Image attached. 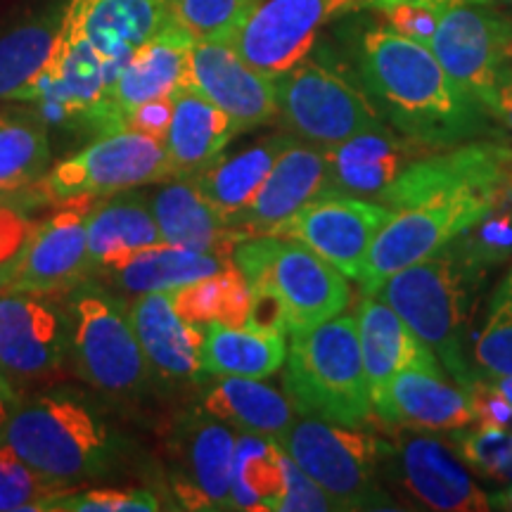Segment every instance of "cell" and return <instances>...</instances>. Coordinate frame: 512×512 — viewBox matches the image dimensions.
Listing matches in <instances>:
<instances>
[{
    "label": "cell",
    "mask_w": 512,
    "mask_h": 512,
    "mask_svg": "<svg viewBox=\"0 0 512 512\" xmlns=\"http://www.w3.org/2000/svg\"><path fill=\"white\" fill-rule=\"evenodd\" d=\"M361 76L389 126L427 150H446L486 131V110L465 93L430 46L373 29L363 36Z\"/></svg>",
    "instance_id": "6da1fadb"
},
{
    "label": "cell",
    "mask_w": 512,
    "mask_h": 512,
    "mask_svg": "<svg viewBox=\"0 0 512 512\" xmlns=\"http://www.w3.org/2000/svg\"><path fill=\"white\" fill-rule=\"evenodd\" d=\"M230 261L252 287L249 328L294 335L339 316L351 302L347 275L292 238L240 240Z\"/></svg>",
    "instance_id": "7a4b0ae2"
},
{
    "label": "cell",
    "mask_w": 512,
    "mask_h": 512,
    "mask_svg": "<svg viewBox=\"0 0 512 512\" xmlns=\"http://www.w3.org/2000/svg\"><path fill=\"white\" fill-rule=\"evenodd\" d=\"M484 273L486 268L467 259L451 242L430 259L394 273L370 294L406 320L408 328L432 349L463 389H470L477 380L465 356V335L477 280H482Z\"/></svg>",
    "instance_id": "3957f363"
},
{
    "label": "cell",
    "mask_w": 512,
    "mask_h": 512,
    "mask_svg": "<svg viewBox=\"0 0 512 512\" xmlns=\"http://www.w3.org/2000/svg\"><path fill=\"white\" fill-rule=\"evenodd\" d=\"M0 444L64 491L107 475L119 453L105 420L83 401L62 394L19 401Z\"/></svg>",
    "instance_id": "277c9868"
},
{
    "label": "cell",
    "mask_w": 512,
    "mask_h": 512,
    "mask_svg": "<svg viewBox=\"0 0 512 512\" xmlns=\"http://www.w3.org/2000/svg\"><path fill=\"white\" fill-rule=\"evenodd\" d=\"M285 363V394L294 411L349 427L370 418L373 401L356 316L339 313L316 328L294 332Z\"/></svg>",
    "instance_id": "5b68a950"
},
{
    "label": "cell",
    "mask_w": 512,
    "mask_h": 512,
    "mask_svg": "<svg viewBox=\"0 0 512 512\" xmlns=\"http://www.w3.org/2000/svg\"><path fill=\"white\" fill-rule=\"evenodd\" d=\"M67 356L76 375L107 396H136L147 387V361L131 311L100 280H83L64 302Z\"/></svg>",
    "instance_id": "8992f818"
},
{
    "label": "cell",
    "mask_w": 512,
    "mask_h": 512,
    "mask_svg": "<svg viewBox=\"0 0 512 512\" xmlns=\"http://www.w3.org/2000/svg\"><path fill=\"white\" fill-rule=\"evenodd\" d=\"M278 441L299 470L330 498L335 510L396 508L382 486H377L382 444L370 434L304 415Z\"/></svg>",
    "instance_id": "52a82bcc"
},
{
    "label": "cell",
    "mask_w": 512,
    "mask_h": 512,
    "mask_svg": "<svg viewBox=\"0 0 512 512\" xmlns=\"http://www.w3.org/2000/svg\"><path fill=\"white\" fill-rule=\"evenodd\" d=\"M169 178H174V166L162 140L138 131H117L98 136L81 152L50 166L22 195L34 204H60L79 197L114 195Z\"/></svg>",
    "instance_id": "ba28073f"
},
{
    "label": "cell",
    "mask_w": 512,
    "mask_h": 512,
    "mask_svg": "<svg viewBox=\"0 0 512 512\" xmlns=\"http://www.w3.org/2000/svg\"><path fill=\"white\" fill-rule=\"evenodd\" d=\"M273 83L285 131L320 150H330L382 124V114L368 93L309 57L275 76Z\"/></svg>",
    "instance_id": "9c48e42d"
},
{
    "label": "cell",
    "mask_w": 512,
    "mask_h": 512,
    "mask_svg": "<svg viewBox=\"0 0 512 512\" xmlns=\"http://www.w3.org/2000/svg\"><path fill=\"white\" fill-rule=\"evenodd\" d=\"M494 202L496 197L491 195H463L394 211L370 245L358 278L363 294H375L377 287L394 273L430 259L451 245L460 233L484 219Z\"/></svg>",
    "instance_id": "30bf717a"
},
{
    "label": "cell",
    "mask_w": 512,
    "mask_h": 512,
    "mask_svg": "<svg viewBox=\"0 0 512 512\" xmlns=\"http://www.w3.org/2000/svg\"><path fill=\"white\" fill-rule=\"evenodd\" d=\"M238 434L204 408L185 413L164 441V467L178 510H230Z\"/></svg>",
    "instance_id": "8fae6325"
},
{
    "label": "cell",
    "mask_w": 512,
    "mask_h": 512,
    "mask_svg": "<svg viewBox=\"0 0 512 512\" xmlns=\"http://www.w3.org/2000/svg\"><path fill=\"white\" fill-rule=\"evenodd\" d=\"M366 3L368 0H259L230 43L242 60L275 79L311 55L323 27L366 8Z\"/></svg>",
    "instance_id": "7c38bea8"
},
{
    "label": "cell",
    "mask_w": 512,
    "mask_h": 512,
    "mask_svg": "<svg viewBox=\"0 0 512 512\" xmlns=\"http://www.w3.org/2000/svg\"><path fill=\"white\" fill-rule=\"evenodd\" d=\"M512 176V150L501 143H470L446 147V152H427L396 178L380 197V204L399 211L430 200L463 195H491Z\"/></svg>",
    "instance_id": "4fadbf2b"
},
{
    "label": "cell",
    "mask_w": 512,
    "mask_h": 512,
    "mask_svg": "<svg viewBox=\"0 0 512 512\" xmlns=\"http://www.w3.org/2000/svg\"><path fill=\"white\" fill-rule=\"evenodd\" d=\"M394 216L387 204L328 190L294 214L273 235L292 238L330 261L349 280L361 278L370 245Z\"/></svg>",
    "instance_id": "5bb4252c"
},
{
    "label": "cell",
    "mask_w": 512,
    "mask_h": 512,
    "mask_svg": "<svg viewBox=\"0 0 512 512\" xmlns=\"http://www.w3.org/2000/svg\"><path fill=\"white\" fill-rule=\"evenodd\" d=\"M98 197L60 202L55 214L29 230L22 252L12 261L8 290L57 294L76 287L93 273L88 259L86 216Z\"/></svg>",
    "instance_id": "9a60e30c"
},
{
    "label": "cell",
    "mask_w": 512,
    "mask_h": 512,
    "mask_svg": "<svg viewBox=\"0 0 512 512\" xmlns=\"http://www.w3.org/2000/svg\"><path fill=\"white\" fill-rule=\"evenodd\" d=\"M503 29L505 19L484 8V3H467L441 12L430 41V50L446 74L470 93L486 114L505 69Z\"/></svg>",
    "instance_id": "2e32d148"
},
{
    "label": "cell",
    "mask_w": 512,
    "mask_h": 512,
    "mask_svg": "<svg viewBox=\"0 0 512 512\" xmlns=\"http://www.w3.org/2000/svg\"><path fill=\"white\" fill-rule=\"evenodd\" d=\"M192 46L195 36L183 27L181 19H176L138 50H133L107 91L98 136L124 131L128 114L147 102L174 98L176 91L188 86Z\"/></svg>",
    "instance_id": "e0dca14e"
},
{
    "label": "cell",
    "mask_w": 512,
    "mask_h": 512,
    "mask_svg": "<svg viewBox=\"0 0 512 512\" xmlns=\"http://www.w3.org/2000/svg\"><path fill=\"white\" fill-rule=\"evenodd\" d=\"M67 358V328L62 311L41 294L0 292V375L38 382L62 370Z\"/></svg>",
    "instance_id": "ac0fdd59"
},
{
    "label": "cell",
    "mask_w": 512,
    "mask_h": 512,
    "mask_svg": "<svg viewBox=\"0 0 512 512\" xmlns=\"http://www.w3.org/2000/svg\"><path fill=\"white\" fill-rule=\"evenodd\" d=\"M176 19L174 0H67L62 29L86 41L117 79L133 50Z\"/></svg>",
    "instance_id": "d6986e66"
},
{
    "label": "cell",
    "mask_w": 512,
    "mask_h": 512,
    "mask_svg": "<svg viewBox=\"0 0 512 512\" xmlns=\"http://www.w3.org/2000/svg\"><path fill=\"white\" fill-rule=\"evenodd\" d=\"M188 86L226 112L240 133L278 114L273 79L242 60L230 41L195 38Z\"/></svg>",
    "instance_id": "ffe728a7"
},
{
    "label": "cell",
    "mask_w": 512,
    "mask_h": 512,
    "mask_svg": "<svg viewBox=\"0 0 512 512\" xmlns=\"http://www.w3.org/2000/svg\"><path fill=\"white\" fill-rule=\"evenodd\" d=\"M328 190L330 174L325 152L320 147L294 140L273 164L271 174L256 190L252 202L235 216H230L226 226L235 230L242 240L273 235L306 204L318 200Z\"/></svg>",
    "instance_id": "44dd1931"
},
{
    "label": "cell",
    "mask_w": 512,
    "mask_h": 512,
    "mask_svg": "<svg viewBox=\"0 0 512 512\" xmlns=\"http://www.w3.org/2000/svg\"><path fill=\"white\" fill-rule=\"evenodd\" d=\"M394 451L401 482L415 501L430 510L484 512L491 510V498L479 489L465 465L444 441L430 434L413 432L399 425Z\"/></svg>",
    "instance_id": "7402d4cb"
},
{
    "label": "cell",
    "mask_w": 512,
    "mask_h": 512,
    "mask_svg": "<svg viewBox=\"0 0 512 512\" xmlns=\"http://www.w3.org/2000/svg\"><path fill=\"white\" fill-rule=\"evenodd\" d=\"M323 152L328 159L330 190L380 202L396 178L432 150L403 138L389 124H380Z\"/></svg>",
    "instance_id": "603a6c76"
},
{
    "label": "cell",
    "mask_w": 512,
    "mask_h": 512,
    "mask_svg": "<svg viewBox=\"0 0 512 512\" xmlns=\"http://www.w3.org/2000/svg\"><path fill=\"white\" fill-rule=\"evenodd\" d=\"M128 311L152 375L166 382L202 380L200 354L207 325L185 320L171 302V292L140 294Z\"/></svg>",
    "instance_id": "cb8c5ba5"
},
{
    "label": "cell",
    "mask_w": 512,
    "mask_h": 512,
    "mask_svg": "<svg viewBox=\"0 0 512 512\" xmlns=\"http://www.w3.org/2000/svg\"><path fill=\"white\" fill-rule=\"evenodd\" d=\"M356 325L370 401L373 403L380 399L387 384L401 370L418 368L427 370V373H441V363L432 354V349L382 299L366 294L358 304Z\"/></svg>",
    "instance_id": "d4e9b609"
},
{
    "label": "cell",
    "mask_w": 512,
    "mask_h": 512,
    "mask_svg": "<svg viewBox=\"0 0 512 512\" xmlns=\"http://www.w3.org/2000/svg\"><path fill=\"white\" fill-rule=\"evenodd\" d=\"M373 411L389 425L430 432H458L475 425L472 401L463 387L446 382L444 373L408 368L387 384Z\"/></svg>",
    "instance_id": "484cf974"
},
{
    "label": "cell",
    "mask_w": 512,
    "mask_h": 512,
    "mask_svg": "<svg viewBox=\"0 0 512 512\" xmlns=\"http://www.w3.org/2000/svg\"><path fill=\"white\" fill-rule=\"evenodd\" d=\"M150 207L166 245L230 259L242 240L226 226L219 211L204 200L190 178H169V183L152 195Z\"/></svg>",
    "instance_id": "4316f807"
},
{
    "label": "cell",
    "mask_w": 512,
    "mask_h": 512,
    "mask_svg": "<svg viewBox=\"0 0 512 512\" xmlns=\"http://www.w3.org/2000/svg\"><path fill=\"white\" fill-rule=\"evenodd\" d=\"M230 264L233 261L223 256L192 252V249L162 242V245L138 249L110 264L98 266L93 273H98L100 283L140 297V294L152 292H171L176 287L219 273Z\"/></svg>",
    "instance_id": "83f0119b"
},
{
    "label": "cell",
    "mask_w": 512,
    "mask_h": 512,
    "mask_svg": "<svg viewBox=\"0 0 512 512\" xmlns=\"http://www.w3.org/2000/svg\"><path fill=\"white\" fill-rule=\"evenodd\" d=\"M171 102L174 105L164 147L174 166V178H195L204 166L221 157L240 131L226 112L190 86L176 91Z\"/></svg>",
    "instance_id": "f1b7e54d"
},
{
    "label": "cell",
    "mask_w": 512,
    "mask_h": 512,
    "mask_svg": "<svg viewBox=\"0 0 512 512\" xmlns=\"http://www.w3.org/2000/svg\"><path fill=\"white\" fill-rule=\"evenodd\" d=\"M88 259L93 271L138 249L162 245L152 207L143 192H114L93 202L86 216Z\"/></svg>",
    "instance_id": "f546056e"
},
{
    "label": "cell",
    "mask_w": 512,
    "mask_h": 512,
    "mask_svg": "<svg viewBox=\"0 0 512 512\" xmlns=\"http://www.w3.org/2000/svg\"><path fill=\"white\" fill-rule=\"evenodd\" d=\"M294 140L297 138L287 131L275 133V136L264 138L261 143L247 147L238 155L216 157L190 181L195 183L204 200L219 211L223 221H228L230 216H235L252 202L256 190L271 174L273 164Z\"/></svg>",
    "instance_id": "4dcf8cb0"
},
{
    "label": "cell",
    "mask_w": 512,
    "mask_h": 512,
    "mask_svg": "<svg viewBox=\"0 0 512 512\" xmlns=\"http://www.w3.org/2000/svg\"><path fill=\"white\" fill-rule=\"evenodd\" d=\"M290 465L292 458L273 434H238L230 477V510H280Z\"/></svg>",
    "instance_id": "1f68e13d"
},
{
    "label": "cell",
    "mask_w": 512,
    "mask_h": 512,
    "mask_svg": "<svg viewBox=\"0 0 512 512\" xmlns=\"http://www.w3.org/2000/svg\"><path fill=\"white\" fill-rule=\"evenodd\" d=\"M202 408L240 432L280 437L294 422L290 399L252 377H219L204 389Z\"/></svg>",
    "instance_id": "d6a6232c"
},
{
    "label": "cell",
    "mask_w": 512,
    "mask_h": 512,
    "mask_svg": "<svg viewBox=\"0 0 512 512\" xmlns=\"http://www.w3.org/2000/svg\"><path fill=\"white\" fill-rule=\"evenodd\" d=\"M287 358L285 337L280 332L249 328H230L223 323H209L204 335L200 368L202 377H252L266 380L283 368Z\"/></svg>",
    "instance_id": "836d02e7"
},
{
    "label": "cell",
    "mask_w": 512,
    "mask_h": 512,
    "mask_svg": "<svg viewBox=\"0 0 512 512\" xmlns=\"http://www.w3.org/2000/svg\"><path fill=\"white\" fill-rule=\"evenodd\" d=\"M64 19V5L38 12L0 36V100L19 102L53 57Z\"/></svg>",
    "instance_id": "e575fe53"
},
{
    "label": "cell",
    "mask_w": 512,
    "mask_h": 512,
    "mask_svg": "<svg viewBox=\"0 0 512 512\" xmlns=\"http://www.w3.org/2000/svg\"><path fill=\"white\" fill-rule=\"evenodd\" d=\"M48 124L31 114L0 117V197L22 195L50 169Z\"/></svg>",
    "instance_id": "d590c367"
},
{
    "label": "cell",
    "mask_w": 512,
    "mask_h": 512,
    "mask_svg": "<svg viewBox=\"0 0 512 512\" xmlns=\"http://www.w3.org/2000/svg\"><path fill=\"white\" fill-rule=\"evenodd\" d=\"M171 302L190 323H223L242 328L252 311V287L245 275L230 264L219 273L171 290Z\"/></svg>",
    "instance_id": "8d00e7d4"
},
{
    "label": "cell",
    "mask_w": 512,
    "mask_h": 512,
    "mask_svg": "<svg viewBox=\"0 0 512 512\" xmlns=\"http://www.w3.org/2000/svg\"><path fill=\"white\" fill-rule=\"evenodd\" d=\"M475 363L486 377H512V266L491 297L475 344Z\"/></svg>",
    "instance_id": "74e56055"
},
{
    "label": "cell",
    "mask_w": 512,
    "mask_h": 512,
    "mask_svg": "<svg viewBox=\"0 0 512 512\" xmlns=\"http://www.w3.org/2000/svg\"><path fill=\"white\" fill-rule=\"evenodd\" d=\"M60 494L64 489L38 475L15 451L0 444V512H43Z\"/></svg>",
    "instance_id": "f35d334b"
},
{
    "label": "cell",
    "mask_w": 512,
    "mask_h": 512,
    "mask_svg": "<svg viewBox=\"0 0 512 512\" xmlns=\"http://www.w3.org/2000/svg\"><path fill=\"white\" fill-rule=\"evenodd\" d=\"M176 15L195 38L230 41L259 0H174Z\"/></svg>",
    "instance_id": "ab89813d"
},
{
    "label": "cell",
    "mask_w": 512,
    "mask_h": 512,
    "mask_svg": "<svg viewBox=\"0 0 512 512\" xmlns=\"http://www.w3.org/2000/svg\"><path fill=\"white\" fill-rule=\"evenodd\" d=\"M458 453L465 463L484 475L512 482V432L510 430H458Z\"/></svg>",
    "instance_id": "60d3db41"
},
{
    "label": "cell",
    "mask_w": 512,
    "mask_h": 512,
    "mask_svg": "<svg viewBox=\"0 0 512 512\" xmlns=\"http://www.w3.org/2000/svg\"><path fill=\"white\" fill-rule=\"evenodd\" d=\"M48 510L57 512H155L162 510L159 498L152 491L133 489V491H117V489H93L83 494H64L55 496L48 503Z\"/></svg>",
    "instance_id": "b9f144b4"
},
{
    "label": "cell",
    "mask_w": 512,
    "mask_h": 512,
    "mask_svg": "<svg viewBox=\"0 0 512 512\" xmlns=\"http://www.w3.org/2000/svg\"><path fill=\"white\" fill-rule=\"evenodd\" d=\"M475 411V427L482 430H510L512 427V403L491 377H477L470 389H465Z\"/></svg>",
    "instance_id": "7bdbcfd3"
},
{
    "label": "cell",
    "mask_w": 512,
    "mask_h": 512,
    "mask_svg": "<svg viewBox=\"0 0 512 512\" xmlns=\"http://www.w3.org/2000/svg\"><path fill=\"white\" fill-rule=\"evenodd\" d=\"M373 10L382 12L387 19L389 29L396 34L413 38V41L430 46L434 29H437L439 15L434 10L420 8L415 3H403V0H392V3H380Z\"/></svg>",
    "instance_id": "ee69618b"
},
{
    "label": "cell",
    "mask_w": 512,
    "mask_h": 512,
    "mask_svg": "<svg viewBox=\"0 0 512 512\" xmlns=\"http://www.w3.org/2000/svg\"><path fill=\"white\" fill-rule=\"evenodd\" d=\"M283 512H309V510H335L330 498L318 489L311 477H306L292 460L290 475H287V491L280 505Z\"/></svg>",
    "instance_id": "f6af8a7d"
},
{
    "label": "cell",
    "mask_w": 512,
    "mask_h": 512,
    "mask_svg": "<svg viewBox=\"0 0 512 512\" xmlns=\"http://www.w3.org/2000/svg\"><path fill=\"white\" fill-rule=\"evenodd\" d=\"M171 105H174L171 98L147 102V105L138 107L136 112L128 114L124 131L145 133V136H152L164 143L166 131H169V121H171Z\"/></svg>",
    "instance_id": "bcb514c9"
},
{
    "label": "cell",
    "mask_w": 512,
    "mask_h": 512,
    "mask_svg": "<svg viewBox=\"0 0 512 512\" xmlns=\"http://www.w3.org/2000/svg\"><path fill=\"white\" fill-rule=\"evenodd\" d=\"M31 226L24 216L8 207H0V264H12L29 238Z\"/></svg>",
    "instance_id": "7dc6e473"
},
{
    "label": "cell",
    "mask_w": 512,
    "mask_h": 512,
    "mask_svg": "<svg viewBox=\"0 0 512 512\" xmlns=\"http://www.w3.org/2000/svg\"><path fill=\"white\" fill-rule=\"evenodd\" d=\"M489 114L512 131V69H508V67L503 69L501 79H498L494 102H491Z\"/></svg>",
    "instance_id": "c3c4849f"
},
{
    "label": "cell",
    "mask_w": 512,
    "mask_h": 512,
    "mask_svg": "<svg viewBox=\"0 0 512 512\" xmlns=\"http://www.w3.org/2000/svg\"><path fill=\"white\" fill-rule=\"evenodd\" d=\"M15 389L17 387L8 380V377L0 375V434H3L10 415L15 413V408L19 406V394Z\"/></svg>",
    "instance_id": "681fc988"
},
{
    "label": "cell",
    "mask_w": 512,
    "mask_h": 512,
    "mask_svg": "<svg viewBox=\"0 0 512 512\" xmlns=\"http://www.w3.org/2000/svg\"><path fill=\"white\" fill-rule=\"evenodd\" d=\"M380 3H392V0H368L366 8L373 10L375 5ZM403 3H415L420 5V8H427V10H434L437 15L441 12L448 10V8H456V5H467V3H486V0H403Z\"/></svg>",
    "instance_id": "f907efd6"
},
{
    "label": "cell",
    "mask_w": 512,
    "mask_h": 512,
    "mask_svg": "<svg viewBox=\"0 0 512 512\" xmlns=\"http://www.w3.org/2000/svg\"><path fill=\"white\" fill-rule=\"evenodd\" d=\"M503 55H505V67L512 69V19H505V29H503Z\"/></svg>",
    "instance_id": "816d5d0a"
},
{
    "label": "cell",
    "mask_w": 512,
    "mask_h": 512,
    "mask_svg": "<svg viewBox=\"0 0 512 512\" xmlns=\"http://www.w3.org/2000/svg\"><path fill=\"white\" fill-rule=\"evenodd\" d=\"M491 508H503V510H512V486L505 489L503 494H498L491 498Z\"/></svg>",
    "instance_id": "f5cc1de1"
},
{
    "label": "cell",
    "mask_w": 512,
    "mask_h": 512,
    "mask_svg": "<svg viewBox=\"0 0 512 512\" xmlns=\"http://www.w3.org/2000/svg\"><path fill=\"white\" fill-rule=\"evenodd\" d=\"M491 380L496 382V387L501 389V392L508 396V401L512 403V377L510 375H498V377H491ZM510 432H512V427H510Z\"/></svg>",
    "instance_id": "db71d44e"
},
{
    "label": "cell",
    "mask_w": 512,
    "mask_h": 512,
    "mask_svg": "<svg viewBox=\"0 0 512 512\" xmlns=\"http://www.w3.org/2000/svg\"><path fill=\"white\" fill-rule=\"evenodd\" d=\"M10 268H12V264H0V292H5V290H8Z\"/></svg>",
    "instance_id": "11a10c76"
},
{
    "label": "cell",
    "mask_w": 512,
    "mask_h": 512,
    "mask_svg": "<svg viewBox=\"0 0 512 512\" xmlns=\"http://www.w3.org/2000/svg\"><path fill=\"white\" fill-rule=\"evenodd\" d=\"M508 3H512V0H508Z\"/></svg>",
    "instance_id": "9f6ffc18"
}]
</instances>
